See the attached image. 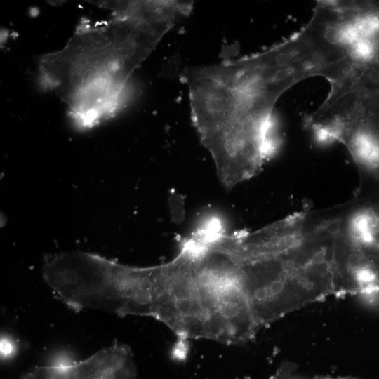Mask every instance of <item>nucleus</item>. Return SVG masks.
Returning <instances> with one entry per match:
<instances>
[{"mask_svg":"<svg viewBox=\"0 0 379 379\" xmlns=\"http://www.w3.org/2000/svg\"><path fill=\"white\" fill-rule=\"evenodd\" d=\"M333 258L342 281L365 294L379 292V197L349 215L342 234L333 236Z\"/></svg>","mask_w":379,"mask_h":379,"instance_id":"20e7f679","label":"nucleus"},{"mask_svg":"<svg viewBox=\"0 0 379 379\" xmlns=\"http://www.w3.org/2000/svg\"><path fill=\"white\" fill-rule=\"evenodd\" d=\"M314 119L330 122L338 142L347 147L359 171L369 180L379 182L378 115L359 103H352Z\"/></svg>","mask_w":379,"mask_h":379,"instance_id":"39448f33","label":"nucleus"},{"mask_svg":"<svg viewBox=\"0 0 379 379\" xmlns=\"http://www.w3.org/2000/svg\"><path fill=\"white\" fill-rule=\"evenodd\" d=\"M131 348L114 343L88 358L69 364L37 366L21 379H135Z\"/></svg>","mask_w":379,"mask_h":379,"instance_id":"423d86ee","label":"nucleus"},{"mask_svg":"<svg viewBox=\"0 0 379 379\" xmlns=\"http://www.w3.org/2000/svg\"><path fill=\"white\" fill-rule=\"evenodd\" d=\"M312 379H359L357 378L352 377V376H345V377H317Z\"/></svg>","mask_w":379,"mask_h":379,"instance_id":"6e6552de","label":"nucleus"},{"mask_svg":"<svg viewBox=\"0 0 379 379\" xmlns=\"http://www.w3.org/2000/svg\"><path fill=\"white\" fill-rule=\"evenodd\" d=\"M336 62L324 38L307 23L261 53L183 70L192 121L226 189L258 173L280 149L274 111L279 97L306 78H326Z\"/></svg>","mask_w":379,"mask_h":379,"instance_id":"f257e3e1","label":"nucleus"},{"mask_svg":"<svg viewBox=\"0 0 379 379\" xmlns=\"http://www.w3.org/2000/svg\"><path fill=\"white\" fill-rule=\"evenodd\" d=\"M13 350V345L8 340H3L1 341V354L4 357L9 355Z\"/></svg>","mask_w":379,"mask_h":379,"instance_id":"0eeeda50","label":"nucleus"},{"mask_svg":"<svg viewBox=\"0 0 379 379\" xmlns=\"http://www.w3.org/2000/svg\"><path fill=\"white\" fill-rule=\"evenodd\" d=\"M182 246L204 338L237 344L253 338L260 328L241 290L237 261L204 228Z\"/></svg>","mask_w":379,"mask_h":379,"instance_id":"7ed1b4c3","label":"nucleus"},{"mask_svg":"<svg viewBox=\"0 0 379 379\" xmlns=\"http://www.w3.org/2000/svg\"><path fill=\"white\" fill-rule=\"evenodd\" d=\"M113 11L103 25H81L59 51L44 55L39 78L67 105L76 127L113 116L132 73L176 21L190 12L180 1H98Z\"/></svg>","mask_w":379,"mask_h":379,"instance_id":"f03ea898","label":"nucleus"}]
</instances>
